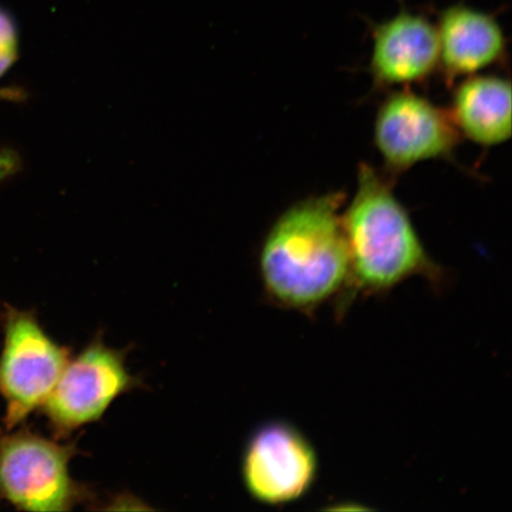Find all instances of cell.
Wrapping results in <instances>:
<instances>
[{
    "label": "cell",
    "mask_w": 512,
    "mask_h": 512,
    "mask_svg": "<svg viewBox=\"0 0 512 512\" xmlns=\"http://www.w3.org/2000/svg\"><path fill=\"white\" fill-rule=\"evenodd\" d=\"M70 352L50 337L30 311L6 306L0 349V396L6 431L27 421L53 392Z\"/></svg>",
    "instance_id": "obj_4"
},
{
    "label": "cell",
    "mask_w": 512,
    "mask_h": 512,
    "mask_svg": "<svg viewBox=\"0 0 512 512\" xmlns=\"http://www.w3.org/2000/svg\"><path fill=\"white\" fill-rule=\"evenodd\" d=\"M370 74L376 88L426 81L439 68L435 24L425 15L401 8L381 23H371Z\"/></svg>",
    "instance_id": "obj_8"
},
{
    "label": "cell",
    "mask_w": 512,
    "mask_h": 512,
    "mask_svg": "<svg viewBox=\"0 0 512 512\" xmlns=\"http://www.w3.org/2000/svg\"><path fill=\"white\" fill-rule=\"evenodd\" d=\"M243 484L254 501L283 507L310 494L319 475V458L298 427L272 420L256 428L243 451Z\"/></svg>",
    "instance_id": "obj_7"
},
{
    "label": "cell",
    "mask_w": 512,
    "mask_h": 512,
    "mask_svg": "<svg viewBox=\"0 0 512 512\" xmlns=\"http://www.w3.org/2000/svg\"><path fill=\"white\" fill-rule=\"evenodd\" d=\"M451 113L405 88L381 102L374 123V144L387 175L394 177L414 165L451 159L460 143Z\"/></svg>",
    "instance_id": "obj_6"
},
{
    "label": "cell",
    "mask_w": 512,
    "mask_h": 512,
    "mask_svg": "<svg viewBox=\"0 0 512 512\" xmlns=\"http://www.w3.org/2000/svg\"><path fill=\"white\" fill-rule=\"evenodd\" d=\"M451 117L460 136L483 147L511 137V83L492 75H472L454 89Z\"/></svg>",
    "instance_id": "obj_10"
},
{
    "label": "cell",
    "mask_w": 512,
    "mask_h": 512,
    "mask_svg": "<svg viewBox=\"0 0 512 512\" xmlns=\"http://www.w3.org/2000/svg\"><path fill=\"white\" fill-rule=\"evenodd\" d=\"M342 222L351 262L345 310L351 299L381 296L412 278L444 285L445 271L427 253L386 172L360 164L355 195Z\"/></svg>",
    "instance_id": "obj_2"
},
{
    "label": "cell",
    "mask_w": 512,
    "mask_h": 512,
    "mask_svg": "<svg viewBox=\"0 0 512 512\" xmlns=\"http://www.w3.org/2000/svg\"><path fill=\"white\" fill-rule=\"evenodd\" d=\"M76 454L74 444L28 428L0 435V502L21 511L73 510L88 494L70 473Z\"/></svg>",
    "instance_id": "obj_3"
},
{
    "label": "cell",
    "mask_w": 512,
    "mask_h": 512,
    "mask_svg": "<svg viewBox=\"0 0 512 512\" xmlns=\"http://www.w3.org/2000/svg\"><path fill=\"white\" fill-rule=\"evenodd\" d=\"M18 56V34L15 22L0 8V79L8 73Z\"/></svg>",
    "instance_id": "obj_11"
},
{
    "label": "cell",
    "mask_w": 512,
    "mask_h": 512,
    "mask_svg": "<svg viewBox=\"0 0 512 512\" xmlns=\"http://www.w3.org/2000/svg\"><path fill=\"white\" fill-rule=\"evenodd\" d=\"M123 351L93 341L70 358L42 411L55 438L99 421L121 395L139 386Z\"/></svg>",
    "instance_id": "obj_5"
},
{
    "label": "cell",
    "mask_w": 512,
    "mask_h": 512,
    "mask_svg": "<svg viewBox=\"0 0 512 512\" xmlns=\"http://www.w3.org/2000/svg\"><path fill=\"white\" fill-rule=\"evenodd\" d=\"M341 191L312 196L287 208L262 243L259 267L266 297L275 306L313 316L336 299L345 312L351 262Z\"/></svg>",
    "instance_id": "obj_1"
},
{
    "label": "cell",
    "mask_w": 512,
    "mask_h": 512,
    "mask_svg": "<svg viewBox=\"0 0 512 512\" xmlns=\"http://www.w3.org/2000/svg\"><path fill=\"white\" fill-rule=\"evenodd\" d=\"M435 27L439 68L450 85L507 59V36L496 16L464 0L440 10Z\"/></svg>",
    "instance_id": "obj_9"
}]
</instances>
